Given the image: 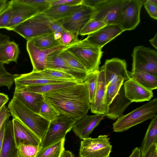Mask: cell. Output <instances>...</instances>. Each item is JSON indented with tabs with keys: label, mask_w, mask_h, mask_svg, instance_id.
<instances>
[{
	"label": "cell",
	"mask_w": 157,
	"mask_h": 157,
	"mask_svg": "<svg viewBox=\"0 0 157 157\" xmlns=\"http://www.w3.org/2000/svg\"><path fill=\"white\" fill-rule=\"evenodd\" d=\"M1 47L2 53L10 63H17L20 53L17 44L14 41L10 40L2 44Z\"/></svg>",
	"instance_id": "cell-31"
},
{
	"label": "cell",
	"mask_w": 157,
	"mask_h": 157,
	"mask_svg": "<svg viewBox=\"0 0 157 157\" xmlns=\"http://www.w3.org/2000/svg\"><path fill=\"white\" fill-rule=\"evenodd\" d=\"M157 144V115L150 123L140 148L141 156L146 154L151 146Z\"/></svg>",
	"instance_id": "cell-27"
},
{
	"label": "cell",
	"mask_w": 157,
	"mask_h": 157,
	"mask_svg": "<svg viewBox=\"0 0 157 157\" xmlns=\"http://www.w3.org/2000/svg\"><path fill=\"white\" fill-rule=\"evenodd\" d=\"M84 82L80 81H68L55 83H50L41 85L29 86L15 89V90L25 92H32L41 94L58 89L73 86Z\"/></svg>",
	"instance_id": "cell-24"
},
{
	"label": "cell",
	"mask_w": 157,
	"mask_h": 157,
	"mask_svg": "<svg viewBox=\"0 0 157 157\" xmlns=\"http://www.w3.org/2000/svg\"><path fill=\"white\" fill-rule=\"evenodd\" d=\"M125 96L132 102L150 101L153 97L152 90L142 86L131 79L124 82Z\"/></svg>",
	"instance_id": "cell-20"
},
{
	"label": "cell",
	"mask_w": 157,
	"mask_h": 157,
	"mask_svg": "<svg viewBox=\"0 0 157 157\" xmlns=\"http://www.w3.org/2000/svg\"><path fill=\"white\" fill-rule=\"evenodd\" d=\"M69 47L59 45L45 50L37 48L31 41L27 40L26 49L33 66L32 71L40 72L46 69V63L48 56L54 52L66 49Z\"/></svg>",
	"instance_id": "cell-12"
},
{
	"label": "cell",
	"mask_w": 157,
	"mask_h": 157,
	"mask_svg": "<svg viewBox=\"0 0 157 157\" xmlns=\"http://www.w3.org/2000/svg\"><path fill=\"white\" fill-rule=\"evenodd\" d=\"M59 157H74V156L71 151L64 149Z\"/></svg>",
	"instance_id": "cell-54"
},
{
	"label": "cell",
	"mask_w": 157,
	"mask_h": 157,
	"mask_svg": "<svg viewBox=\"0 0 157 157\" xmlns=\"http://www.w3.org/2000/svg\"><path fill=\"white\" fill-rule=\"evenodd\" d=\"M19 157H36L40 146L19 144L17 145Z\"/></svg>",
	"instance_id": "cell-37"
},
{
	"label": "cell",
	"mask_w": 157,
	"mask_h": 157,
	"mask_svg": "<svg viewBox=\"0 0 157 157\" xmlns=\"http://www.w3.org/2000/svg\"><path fill=\"white\" fill-rule=\"evenodd\" d=\"M99 71L88 73L84 81L87 85L90 103L94 100L97 88Z\"/></svg>",
	"instance_id": "cell-34"
},
{
	"label": "cell",
	"mask_w": 157,
	"mask_h": 157,
	"mask_svg": "<svg viewBox=\"0 0 157 157\" xmlns=\"http://www.w3.org/2000/svg\"><path fill=\"white\" fill-rule=\"evenodd\" d=\"M65 138L46 147L40 148L36 157H59L64 149Z\"/></svg>",
	"instance_id": "cell-30"
},
{
	"label": "cell",
	"mask_w": 157,
	"mask_h": 157,
	"mask_svg": "<svg viewBox=\"0 0 157 157\" xmlns=\"http://www.w3.org/2000/svg\"><path fill=\"white\" fill-rule=\"evenodd\" d=\"M0 157H19L14 138L12 120H9L6 123Z\"/></svg>",
	"instance_id": "cell-23"
},
{
	"label": "cell",
	"mask_w": 157,
	"mask_h": 157,
	"mask_svg": "<svg viewBox=\"0 0 157 157\" xmlns=\"http://www.w3.org/2000/svg\"><path fill=\"white\" fill-rule=\"evenodd\" d=\"M129 0H105L94 9L91 19L101 21L106 25L118 24L122 10Z\"/></svg>",
	"instance_id": "cell-9"
},
{
	"label": "cell",
	"mask_w": 157,
	"mask_h": 157,
	"mask_svg": "<svg viewBox=\"0 0 157 157\" xmlns=\"http://www.w3.org/2000/svg\"><path fill=\"white\" fill-rule=\"evenodd\" d=\"M107 87L110 84L123 79H130L127 68L125 61L117 58L106 60L103 66Z\"/></svg>",
	"instance_id": "cell-13"
},
{
	"label": "cell",
	"mask_w": 157,
	"mask_h": 157,
	"mask_svg": "<svg viewBox=\"0 0 157 157\" xmlns=\"http://www.w3.org/2000/svg\"><path fill=\"white\" fill-rule=\"evenodd\" d=\"M13 130L16 144L40 146L41 140L30 129L15 119H12Z\"/></svg>",
	"instance_id": "cell-21"
},
{
	"label": "cell",
	"mask_w": 157,
	"mask_h": 157,
	"mask_svg": "<svg viewBox=\"0 0 157 157\" xmlns=\"http://www.w3.org/2000/svg\"><path fill=\"white\" fill-rule=\"evenodd\" d=\"M157 113V99L155 98L129 113L121 115L113 124V131L117 132L125 131L145 121L152 119Z\"/></svg>",
	"instance_id": "cell-3"
},
{
	"label": "cell",
	"mask_w": 157,
	"mask_h": 157,
	"mask_svg": "<svg viewBox=\"0 0 157 157\" xmlns=\"http://www.w3.org/2000/svg\"><path fill=\"white\" fill-rule=\"evenodd\" d=\"M15 89L20 88L43 85L58 83L70 81L57 79L45 76L39 72H31L19 75L14 79Z\"/></svg>",
	"instance_id": "cell-18"
},
{
	"label": "cell",
	"mask_w": 157,
	"mask_h": 157,
	"mask_svg": "<svg viewBox=\"0 0 157 157\" xmlns=\"http://www.w3.org/2000/svg\"><path fill=\"white\" fill-rule=\"evenodd\" d=\"M106 88L104 69L102 66L99 69L98 73L94 100L90 104V109L92 113L105 115L107 113L108 106L106 101Z\"/></svg>",
	"instance_id": "cell-15"
},
{
	"label": "cell",
	"mask_w": 157,
	"mask_h": 157,
	"mask_svg": "<svg viewBox=\"0 0 157 157\" xmlns=\"http://www.w3.org/2000/svg\"><path fill=\"white\" fill-rule=\"evenodd\" d=\"M132 70H137L157 75V53L143 46L134 48L132 54Z\"/></svg>",
	"instance_id": "cell-7"
},
{
	"label": "cell",
	"mask_w": 157,
	"mask_h": 157,
	"mask_svg": "<svg viewBox=\"0 0 157 157\" xmlns=\"http://www.w3.org/2000/svg\"><path fill=\"white\" fill-rule=\"evenodd\" d=\"M11 10L10 1L4 10L0 14V29H6L11 18Z\"/></svg>",
	"instance_id": "cell-41"
},
{
	"label": "cell",
	"mask_w": 157,
	"mask_h": 157,
	"mask_svg": "<svg viewBox=\"0 0 157 157\" xmlns=\"http://www.w3.org/2000/svg\"><path fill=\"white\" fill-rule=\"evenodd\" d=\"M94 12V8L82 5L71 15L58 21L66 30L78 35L81 29L91 19Z\"/></svg>",
	"instance_id": "cell-10"
},
{
	"label": "cell",
	"mask_w": 157,
	"mask_h": 157,
	"mask_svg": "<svg viewBox=\"0 0 157 157\" xmlns=\"http://www.w3.org/2000/svg\"><path fill=\"white\" fill-rule=\"evenodd\" d=\"M10 40L9 36L0 33V63L4 64H9L10 63L2 53L1 46L2 44Z\"/></svg>",
	"instance_id": "cell-45"
},
{
	"label": "cell",
	"mask_w": 157,
	"mask_h": 157,
	"mask_svg": "<svg viewBox=\"0 0 157 157\" xmlns=\"http://www.w3.org/2000/svg\"><path fill=\"white\" fill-rule=\"evenodd\" d=\"M44 99L59 113L76 122L90 109L89 92L86 82L56 89L42 94Z\"/></svg>",
	"instance_id": "cell-1"
},
{
	"label": "cell",
	"mask_w": 157,
	"mask_h": 157,
	"mask_svg": "<svg viewBox=\"0 0 157 157\" xmlns=\"http://www.w3.org/2000/svg\"><path fill=\"white\" fill-rule=\"evenodd\" d=\"M124 31L118 24L107 25L85 38L89 43L102 48Z\"/></svg>",
	"instance_id": "cell-16"
},
{
	"label": "cell",
	"mask_w": 157,
	"mask_h": 157,
	"mask_svg": "<svg viewBox=\"0 0 157 157\" xmlns=\"http://www.w3.org/2000/svg\"><path fill=\"white\" fill-rule=\"evenodd\" d=\"M38 114L50 122L55 119L59 115L58 112L44 98L41 103Z\"/></svg>",
	"instance_id": "cell-33"
},
{
	"label": "cell",
	"mask_w": 157,
	"mask_h": 157,
	"mask_svg": "<svg viewBox=\"0 0 157 157\" xmlns=\"http://www.w3.org/2000/svg\"><path fill=\"white\" fill-rule=\"evenodd\" d=\"M156 151H157V144H155L151 146L147 153L143 157H153Z\"/></svg>",
	"instance_id": "cell-51"
},
{
	"label": "cell",
	"mask_w": 157,
	"mask_h": 157,
	"mask_svg": "<svg viewBox=\"0 0 157 157\" xmlns=\"http://www.w3.org/2000/svg\"><path fill=\"white\" fill-rule=\"evenodd\" d=\"M11 10L10 21L6 29L13 31L17 25L39 13L35 8L21 0L10 1Z\"/></svg>",
	"instance_id": "cell-14"
},
{
	"label": "cell",
	"mask_w": 157,
	"mask_h": 157,
	"mask_svg": "<svg viewBox=\"0 0 157 157\" xmlns=\"http://www.w3.org/2000/svg\"><path fill=\"white\" fill-rule=\"evenodd\" d=\"M49 26L52 33H62L66 30L58 20L50 19Z\"/></svg>",
	"instance_id": "cell-44"
},
{
	"label": "cell",
	"mask_w": 157,
	"mask_h": 157,
	"mask_svg": "<svg viewBox=\"0 0 157 157\" xmlns=\"http://www.w3.org/2000/svg\"><path fill=\"white\" fill-rule=\"evenodd\" d=\"M132 102L125 96L123 84L118 94L108 105L105 116L113 120L117 119L122 115L123 112Z\"/></svg>",
	"instance_id": "cell-22"
},
{
	"label": "cell",
	"mask_w": 157,
	"mask_h": 157,
	"mask_svg": "<svg viewBox=\"0 0 157 157\" xmlns=\"http://www.w3.org/2000/svg\"><path fill=\"white\" fill-rule=\"evenodd\" d=\"M108 136L101 135L95 138L89 137L81 142L80 157H109L112 146Z\"/></svg>",
	"instance_id": "cell-8"
},
{
	"label": "cell",
	"mask_w": 157,
	"mask_h": 157,
	"mask_svg": "<svg viewBox=\"0 0 157 157\" xmlns=\"http://www.w3.org/2000/svg\"><path fill=\"white\" fill-rule=\"evenodd\" d=\"M15 78L9 76H0V87L6 86L10 90L14 82Z\"/></svg>",
	"instance_id": "cell-47"
},
{
	"label": "cell",
	"mask_w": 157,
	"mask_h": 157,
	"mask_svg": "<svg viewBox=\"0 0 157 157\" xmlns=\"http://www.w3.org/2000/svg\"><path fill=\"white\" fill-rule=\"evenodd\" d=\"M129 157H142L140 148L136 147L134 148Z\"/></svg>",
	"instance_id": "cell-52"
},
{
	"label": "cell",
	"mask_w": 157,
	"mask_h": 157,
	"mask_svg": "<svg viewBox=\"0 0 157 157\" xmlns=\"http://www.w3.org/2000/svg\"><path fill=\"white\" fill-rule=\"evenodd\" d=\"M131 79L149 90L157 88V75L137 70L128 71Z\"/></svg>",
	"instance_id": "cell-26"
},
{
	"label": "cell",
	"mask_w": 157,
	"mask_h": 157,
	"mask_svg": "<svg viewBox=\"0 0 157 157\" xmlns=\"http://www.w3.org/2000/svg\"><path fill=\"white\" fill-rule=\"evenodd\" d=\"M153 157H157V151L156 152Z\"/></svg>",
	"instance_id": "cell-58"
},
{
	"label": "cell",
	"mask_w": 157,
	"mask_h": 157,
	"mask_svg": "<svg viewBox=\"0 0 157 157\" xmlns=\"http://www.w3.org/2000/svg\"><path fill=\"white\" fill-rule=\"evenodd\" d=\"M4 64L0 63V76H9L16 78L19 75H12L7 71L4 67Z\"/></svg>",
	"instance_id": "cell-49"
},
{
	"label": "cell",
	"mask_w": 157,
	"mask_h": 157,
	"mask_svg": "<svg viewBox=\"0 0 157 157\" xmlns=\"http://www.w3.org/2000/svg\"><path fill=\"white\" fill-rule=\"evenodd\" d=\"M105 116L101 114H87L75 122L72 128L73 131L81 139L89 138L90 134L98 126Z\"/></svg>",
	"instance_id": "cell-17"
},
{
	"label": "cell",
	"mask_w": 157,
	"mask_h": 157,
	"mask_svg": "<svg viewBox=\"0 0 157 157\" xmlns=\"http://www.w3.org/2000/svg\"><path fill=\"white\" fill-rule=\"evenodd\" d=\"M144 0H129L124 7L118 24L124 31L134 29L140 22V12Z\"/></svg>",
	"instance_id": "cell-11"
},
{
	"label": "cell",
	"mask_w": 157,
	"mask_h": 157,
	"mask_svg": "<svg viewBox=\"0 0 157 157\" xmlns=\"http://www.w3.org/2000/svg\"><path fill=\"white\" fill-rule=\"evenodd\" d=\"M101 49L85 39L66 49L76 57L90 73L99 71L103 54Z\"/></svg>",
	"instance_id": "cell-4"
},
{
	"label": "cell",
	"mask_w": 157,
	"mask_h": 157,
	"mask_svg": "<svg viewBox=\"0 0 157 157\" xmlns=\"http://www.w3.org/2000/svg\"><path fill=\"white\" fill-rule=\"evenodd\" d=\"M9 2L7 0H0V14L4 10Z\"/></svg>",
	"instance_id": "cell-53"
},
{
	"label": "cell",
	"mask_w": 157,
	"mask_h": 157,
	"mask_svg": "<svg viewBox=\"0 0 157 157\" xmlns=\"http://www.w3.org/2000/svg\"><path fill=\"white\" fill-rule=\"evenodd\" d=\"M82 5H60L51 6L44 13L51 20H58L71 15L77 11Z\"/></svg>",
	"instance_id": "cell-28"
},
{
	"label": "cell",
	"mask_w": 157,
	"mask_h": 157,
	"mask_svg": "<svg viewBox=\"0 0 157 157\" xmlns=\"http://www.w3.org/2000/svg\"><path fill=\"white\" fill-rule=\"evenodd\" d=\"M83 0H53L51 3V6L65 5L77 6L82 5Z\"/></svg>",
	"instance_id": "cell-43"
},
{
	"label": "cell",
	"mask_w": 157,
	"mask_h": 157,
	"mask_svg": "<svg viewBox=\"0 0 157 157\" xmlns=\"http://www.w3.org/2000/svg\"><path fill=\"white\" fill-rule=\"evenodd\" d=\"M50 19L39 13L16 26L13 30L27 41L39 36L52 33L49 26Z\"/></svg>",
	"instance_id": "cell-5"
},
{
	"label": "cell",
	"mask_w": 157,
	"mask_h": 157,
	"mask_svg": "<svg viewBox=\"0 0 157 157\" xmlns=\"http://www.w3.org/2000/svg\"><path fill=\"white\" fill-rule=\"evenodd\" d=\"M9 100V98L7 95L0 93V102L5 101H8Z\"/></svg>",
	"instance_id": "cell-56"
},
{
	"label": "cell",
	"mask_w": 157,
	"mask_h": 157,
	"mask_svg": "<svg viewBox=\"0 0 157 157\" xmlns=\"http://www.w3.org/2000/svg\"><path fill=\"white\" fill-rule=\"evenodd\" d=\"M37 48L41 50L48 49L61 45L53 33L42 35L29 40Z\"/></svg>",
	"instance_id": "cell-29"
},
{
	"label": "cell",
	"mask_w": 157,
	"mask_h": 157,
	"mask_svg": "<svg viewBox=\"0 0 157 157\" xmlns=\"http://www.w3.org/2000/svg\"><path fill=\"white\" fill-rule=\"evenodd\" d=\"M11 115L8 107L4 105L0 109V130L6 121L9 119Z\"/></svg>",
	"instance_id": "cell-46"
},
{
	"label": "cell",
	"mask_w": 157,
	"mask_h": 157,
	"mask_svg": "<svg viewBox=\"0 0 157 157\" xmlns=\"http://www.w3.org/2000/svg\"><path fill=\"white\" fill-rule=\"evenodd\" d=\"M8 101H3L0 102V109L5 104H6Z\"/></svg>",
	"instance_id": "cell-57"
},
{
	"label": "cell",
	"mask_w": 157,
	"mask_h": 157,
	"mask_svg": "<svg viewBox=\"0 0 157 157\" xmlns=\"http://www.w3.org/2000/svg\"><path fill=\"white\" fill-rule=\"evenodd\" d=\"M36 9L39 13H44L51 7L50 4L53 0H21Z\"/></svg>",
	"instance_id": "cell-39"
},
{
	"label": "cell",
	"mask_w": 157,
	"mask_h": 157,
	"mask_svg": "<svg viewBox=\"0 0 157 157\" xmlns=\"http://www.w3.org/2000/svg\"><path fill=\"white\" fill-rule=\"evenodd\" d=\"M78 36L69 31L65 30L62 33L59 41L60 44L69 47L78 42L80 40Z\"/></svg>",
	"instance_id": "cell-40"
},
{
	"label": "cell",
	"mask_w": 157,
	"mask_h": 157,
	"mask_svg": "<svg viewBox=\"0 0 157 157\" xmlns=\"http://www.w3.org/2000/svg\"><path fill=\"white\" fill-rule=\"evenodd\" d=\"M124 79H120L115 82L109 84L107 87L106 101L108 106L118 94L121 86L124 84Z\"/></svg>",
	"instance_id": "cell-38"
},
{
	"label": "cell",
	"mask_w": 157,
	"mask_h": 157,
	"mask_svg": "<svg viewBox=\"0 0 157 157\" xmlns=\"http://www.w3.org/2000/svg\"><path fill=\"white\" fill-rule=\"evenodd\" d=\"M9 119H7L3 124L0 130V152L2 146L6 125L7 121Z\"/></svg>",
	"instance_id": "cell-50"
},
{
	"label": "cell",
	"mask_w": 157,
	"mask_h": 157,
	"mask_svg": "<svg viewBox=\"0 0 157 157\" xmlns=\"http://www.w3.org/2000/svg\"><path fill=\"white\" fill-rule=\"evenodd\" d=\"M58 52L52 53L48 56L46 69L64 72L71 75L77 80L84 82L88 73L80 71L71 67L58 55Z\"/></svg>",
	"instance_id": "cell-19"
},
{
	"label": "cell",
	"mask_w": 157,
	"mask_h": 157,
	"mask_svg": "<svg viewBox=\"0 0 157 157\" xmlns=\"http://www.w3.org/2000/svg\"><path fill=\"white\" fill-rule=\"evenodd\" d=\"M149 42L151 45L156 49H157V36L156 33L154 36L149 40Z\"/></svg>",
	"instance_id": "cell-55"
},
{
	"label": "cell",
	"mask_w": 157,
	"mask_h": 157,
	"mask_svg": "<svg viewBox=\"0 0 157 157\" xmlns=\"http://www.w3.org/2000/svg\"><path fill=\"white\" fill-rule=\"evenodd\" d=\"M13 96L18 98L29 109L37 113L44 99L42 94L15 90Z\"/></svg>",
	"instance_id": "cell-25"
},
{
	"label": "cell",
	"mask_w": 157,
	"mask_h": 157,
	"mask_svg": "<svg viewBox=\"0 0 157 157\" xmlns=\"http://www.w3.org/2000/svg\"><path fill=\"white\" fill-rule=\"evenodd\" d=\"M39 72L45 76L52 78L66 81L78 80L76 79L71 75L58 70L46 69L44 70Z\"/></svg>",
	"instance_id": "cell-35"
},
{
	"label": "cell",
	"mask_w": 157,
	"mask_h": 157,
	"mask_svg": "<svg viewBox=\"0 0 157 157\" xmlns=\"http://www.w3.org/2000/svg\"><path fill=\"white\" fill-rule=\"evenodd\" d=\"M8 108L13 119L29 128L41 141L47 131L50 121L31 110L14 96L9 102Z\"/></svg>",
	"instance_id": "cell-2"
},
{
	"label": "cell",
	"mask_w": 157,
	"mask_h": 157,
	"mask_svg": "<svg viewBox=\"0 0 157 157\" xmlns=\"http://www.w3.org/2000/svg\"><path fill=\"white\" fill-rule=\"evenodd\" d=\"M106 25L101 21L91 19L81 29L79 35H88L97 32Z\"/></svg>",
	"instance_id": "cell-36"
},
{
	"label": "cell",
	"mask_w": 157,
	"mask_h": 157,
	"mask_svg": "<svg viewBox=\"0 0 157 157\" xmlns=\"http://www.w3.org/2000/svg\"><path fill=\"white\" fill-rule=\"evenodd\" d=\"M105 0H83L82 5L91 7L95 9Z\"/></svg>",
	"instance_id": "cell-48"
},
{
	"label": "cell",
	"mask_w": 157,
	"mask_h": 157,
	"mask_svg": "<svg viewBox=\"0 0 157 157\" xmlns=\"http://www.w3.org/2000/svg\"><path fill=\"white\" fill-rule=\"evenodd\" d=\"M58 54L72 68L82 72L88 73L85 67L77 58L66 49L58 52Z\"/></svg>",
	"instance_id": "cell-32"
},
{
	"label": "cell",
	"mask_w": 157,
	"mask_h": 157,
	"mask_svg": "<svg viewBox=\"0 0 157 157\" xmlns=\"http://www.w3.org/2000/svg\"><path fill=\"white\" fill-rule=\"evenodd\" d=\"M143 4L150 17L157 19V0H144Z\"/></svg>",
	"instance_id": "cell-42"
},
{
	"label": "cell",
	"mask_w": 157,
	"mask_h": 157,
	"mask_svg": "<svg viewBox=\"0 0 157 157\" xmlns=\"http://www.w3.org/2000/svg\"><path fill=\"white\" fill-rule=\"evenodd\" d=\"M76 121L71 118L59 114L50 121L47 131L40 145L43 148L56 143L63 138L72 128Z\"/></svg>",
	"instance_id": "cell-6"
}]
</instances>
